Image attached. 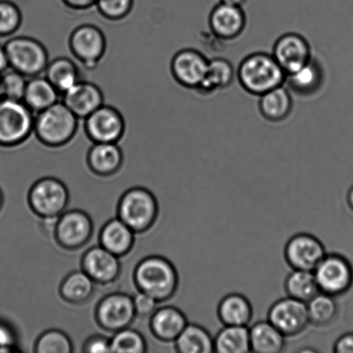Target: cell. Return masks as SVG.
I'll return each mask as SVG.
<instances>
[{"label":"cell","instance_id":"d590c367","mask_svg":"<svg viewBox=\"0 0 353 353\" xmlns=\"http://www.w3.org/2000/svg\"><path fill=\"white\" fill-rule=\"evenodd\" d=\"M37 353H71L72 344L70 338L63 332L50 330L37 339L34 345Z\"/></svg>","mask_w":353,"mask_h":353},{"label":"cell","instance_id":"ffe728a7","mask_svg":"<svg viewBox=\"0 0 353 353\" xmlns=\"http://www.w3.org/2000/svg\"><path fill=\"white\" fill-rule=\"evenodd\" d=\"M188 325L186 316L175 307H162L154 311L150 321V330L155 337L161 341L176 340Z\"/></svg>","mask_w":353,"mask_h":353},{"label":"cell","instance_id":"ee69618b","mask_svg":"<svg viewBox=\"0 0 353 353\" xmlns=\"http://www.w3.org/2000/svg\"><path fill=\"white\" fill-rule=\"evenodd\" d=\"M65 5L72 9H88L96 5V0H62Z\"/></svg>","mask_w":353,"mask_h":353},{"label":"cell","instance_id":"4316f807","mask_svg":"<svg viewBox=\"0 0 353 353\" xmlns=\"http://www.w3.org/2000/svg\"><path fill=\"white\" fill-rule=\"evenodd\" d=\"M59 94L53 84L39 75L28 81L23 101L34 113H39L57 103Z\"/></svg>","mask_w":353,"mask_h":353},{"label":"cell","instance_id":"6da1fadb","mask_svg":"<svg viewBox=\"0 0 353 353\" xmlns=\"http://www.w3.org/2000/svg\"><path fill=\"white\" fill-rule=\"evenodd\" d=\"M236 74L241 88L258 97L285 85L287 77L273 55L263 52L244 58L239 65Z\"/></svg>","mask_w":353,"mask_h":353},{"label":"cell","instance_id":"e575fe53","mask_svg":"<svg viewBox=\"0 0 353 353\" xmlns=\"http://www.w3.org/2000/svg\"><path fill=\"white\" fill-rule=\"evenodd\" d=\"M110 341L113 353H143L146 352V341L139 332L129 328L117 332Z\"/></svg>","mask_w":353,"mask_h":353},{"label":"cell","instance_id":"484cf974","mask_svg":"<svg viewBox=\"0 0 353 353\" xmlns=\"http://www.w3.org/2000/svg\"><path fill=\"white\" fill-rule=\"evenodd\" d=\"M251 352L279 353L285 350V336L270 321H258L249 328Z\"/></svg>","mask_w":353,"mask_h":353},{"label":"cell","instance_id":"836d02e7","mask_svg":"<svg viewBox=\"0 0 353 353\" xmlns=\"http://www.w3.org/2000/svg\"><path fill=\"white\" fill-rule=\"evenodd\" d=\"M334 299L327 294L320 292L307 303L310 324L324 327L330 326L336 320L339 307Z\"/></svg>","mask_w":353,"mask_h":353},{"label":"cell","instance_id":"9c48e42d","mask_svg":"<svg viewBox=\"0 0 353 353\" xmlns=\"http://www.w3.org/2000/svg\"><path fill=\"white\" fill-rule=\"evenodd\" d=\"M136 316L132 297L123 293H112L103 297L95 311L99 326L114 333L129 327Z\"/></svg>","mask_w":353,"mask_h":353},{"label":"cell","instance_id":"f6af8a7d","mask_svg":"<svg viewBox=\"0 0 353 353\" xmlns=\"http://www.w3.org/2000/svg\"><path fill=\"white\" fill-rule=\"evenodd\" d=\"M12 343V336L10 332L5 327L0 326V347H10Z\"/></svg>","mask_w":353,"mask_h":353},{"label":"cell","instance_id":"8992f818","mask_svg":"<svg viewBox=\"0 0 353 353\" xmlns=\"http://www.w3.org/2000/svg\"><path fill=\"white\" fill-rule=\"evenodd\" d=\"M10 68L26 77H36L46 71L48 57L39 41L30 37H14L5 46Z\"/></svg>","mask_w":353,"mask_h":353},{"label":"cell","instance_id":"83f0119b","mask_svg":"<svg viewBox=\"0 0 353 353\" xmlns=\"http://www.w3.org/2000/svg\"><path fill=\"white\" fill-rule=\"evenodd\" d=\"M235 72L230 61L216 58L209 61L207 74L199 88L201 95H210L220 90L228 88L234 81Z\"/></svg>","mask_w":353,"mask_h":353},{"label":"cell","instance_id":"7dc6e473","mask_svg":"<svg viewBox=\"0 0 353 353\" xmlns=\"http://www.w3.org/2000/svg\"><path fill=\"white\" fill-rule=\"evenodd\" d=\"M221 2L230 6L242 7L247 2V0H221Z\"/></svg>","mask_w":353,"mask_h":353},{"label":"cell","instance_id":"277c9868","mask_svg":"<svg viewBox=\"0 0 353 353\" xmlns=\"http://www.w3.org/2000/svg\"><path fill=\"white\" fill-rule=\"evenodd\" d=\"M117 214L119 219L134 233H143L150 230L157 219V200L147 189H130L121 197Z\"/></svg>","mask_w":353,"mask_h":353},{"label":"cell","instance_id":"7c38bea8","mask_svg":"<svg viewBox=\"0 0 353 353\" xmlns=\"http://www.w3.org/2000/svg\"><path fill=\"white\" fill-rule=\"evenodd\" d=\"M93 225L91 218L81 210H70L59 216L54 237L61 248L77 250L91 239Z\"/></svg>","mask_w":353,"mask_h":353},{"label":"cell","instance_id":"ac0fdd59","mask_svg":"<svg viewBox=\"0 0 353 353\" xmlns=\"http://www.w3.org/2000/svg\"><path fill=\"white\" fill-rule=\"evenodd\" d=\"M84 271L95 283L110 285L115 282L121 273L119 257L100 245L90 248L81 259Z\"/></svg>","mask_w":353,"mask_h":353},{"label":"cell","instance_id":"5bb4252c","mask_svg":"<svg viewBox=\"0 0 353 353\" xmlns=\"http://www.w3.org/2000/svg\"><path fill=\"white\" fill-rule=\"evenodd\" d=\"M124 120L113 107L103 105L85 119V130L95 143H117L124 133Z\"/></svg>","mask_w":353,"mask_h":353},{"label":"cell","instance_id":"8fae6325","mask_svg":"<svg viewBox=\"0 0 353 353\" xmlns=\"http://www.w3.org/2000/svg\"><path fill=\"white\" fill-rule=\"evenodd\" d=\"M283 254L292 270L314 272L327 252L319 239L313 234L300 233L287 241Z\"/></svg>","mask_w":353,"mask_h":353},{"label":"cell","instance_id":"f1b7e54d","mask_svg":"<svg viewBox=\"0 0 353 353\" xmlns=\"http://www.w3.org/2000/svg\"><path fill=\"white\" fill-rule=\"evenodd\" d=\"M174 342L176 350L180 353L214 352V338L200 325H187Z\"/></svg>","mask_w":353,"mask_h":353},{"label":"cell","instance_id":"bcb514c9","mask_svg":"<svg viewBox=\"0 0 353 353\" xmlns=\"http://www.w3.org/2000/svg\"><path fill=\"white\" fill-rule=\"evenodd\" d=\"M8 68H10V64L5 47L0 46V74H2Z\"/></svg>","mask_w":353,"mask_h":353},{"label":"cell","instance_id":"7402d4cb","mask_svg":"<svg viewBox=\"0 0 353 353\" xmlns=\"http://www.w3.org/2000/svg\"><path fill=\"white\" fill-rule=\"evenodd\" d=\"M100 245L117 257L129 254L134 243V232L119 218L108 221L99 235Z\"/></svg>","mask_w":353,"mask_h":353},{"label":"cell","instance_id":"2e32d148","mask_svg":"<svg viewBox=\"0 0 353 353\" xmlns=\"http://www.w3.org/2000/svg\"><path fill=\"white\" fill-rule=\"evenodd\" d=\"M209 61L205 55L192 48L178 52L172 59V75L179 84L196 90L207 74Z\"/></svg>","mask_w":353,"mask_h":353},{"label":"cell","instance_id":"9a60e30c","mask_svg":"<svg viewBox=\"0 0 353 353\" xmlns=\"http://www.w3.org/2000/svg\"><path fill=\"white\" fill-rule=\"evenodd\" d=\"M209 26L213 36L227 41L240 37L247 26V16L241 6L220 3L211 10Z\"/></svg>","mask_w":353,"mask_h":353},{"label":"cell","instance_id":"8d00e7d4","mask_svg":"<svg viewBox=\"0 0 353 353\" xmlns=\"http://www.w3.org/2000/svg\"><path fill=\"white\" fill-rule=\"evenodd\" d=\"M26 78L12 68L0 74L3 99L23 101L28 82Z\"/></svg>","mask_w":353,"mask_h":353},{"label":"cell","instance_id":"44dd1931","mask_svg":"<svg viewBox=\"0 0 353 353\" xmlns=\"http://www.w3.org/2000/svg\"><path fill=\"white\" fill-rule=\"evenodd\" d=\"M217 316L224 326L248 327L254 316V309L248 297L231 293L220 301Z\"/></svg>","mask_w":353,"mask_h":353},{"label":"cell","instance_id":"4fadbf2b","mask_svg":"<svg viewBox=\"0 0 353 353\" xmlns=\"http://www.w3.org/2000/svg\"><path fill=\"white\" fill-rule=\"evenodd\" d=\"M272 54L286 75L299 70L313 59L309 41L297 33H286L280 37Z\"/></svg>","mask_w":353,"mask_h":353},{"label":"cell","instance_id":"60d3db41","mask_svg":"<svg viewBox=\"0 0 353 353\" xmlns=\"http://www.w3.org/2000/svg\"><path fill=\"white\" fill-rule=\"evenodd\" d=\"M83 351L89 353H107L110 351V341L108 339L96 335L88 339L85 342Z\"/></svg>","mask_w":353,"mask_h":353},{"label":"cell","instance_id":"d4e9b609","mask_svg":"<svg viewBox=\"0 0 353 353\" xmlns=\"http://www.w3.org/2000/svg\"><path fill=\"white\" fill-rule=\"evenodd\" d=\"M88 167L99 176L116 174L123 163V154L117 143H95L88 157Z\"/></svg>","mask_w":353,"mask_h":353},{"label":"cell","instance_id":"cb8c5ba5","mask_svg":"<svg viewBox=\"0 0 353 353\" xmlns=\"http://www.w3.org/2000/svg\"><path fill=\"white\" fill-rule=\"evenodd\" d=\"M259 108L261 115L270 122H283L292 112V97L288 88L279 86L259 96Z\"/></svg>","mask_w":353,"mask_h":353},{"label":"cell","instance_id":"c3c4849f","mask_svg":"<svg viewBox=\"0 0 353 353\" xmlns=\"http://www.w3.org/2000/svg\"><path fill=\"white\" fill-rule=\"evenodd\" d=\"M347 202L349 206H350L351 209L353 210V185L351 187V189L349 190L347 195Z\"/></svg>","mask_w":353,"mask_h":353},{"label":"cell","instance_id":"603a6c76","mask_svg":"<svg viewBox=\"0 0 353 353\" xmlns=\"http://www.w3.org/2000/svg\"><path fill=\"white\" fill-rule=\"evenodd\" d=\"M323 81V69L319 62L313 58L299 70L287 75L285 84L295 94L310 97L319 91Z\"/></svg>","mask_w":353,"mask_h":353},{"label":"cell","instance_id":"681fc988","mask_svg":"<svg viewBox=\"0 0 353 353\" xmlns=\"http://www.w3.org/2000/svg\"><path fill=\"white\" fill-rule=\"evenodd\" d=\"M2 204H3V196H2L1 190H0V209H1Z\"/></svg>","mask_w":353,"mask_h":353},{"label":"cell","instance_id":"ab89813d","mask_svg":"<svg viewBox=\"0 0 353 353\" xmlns=\"http://www.w3.org/2000/svg\"><path fill=\"white\" fill-rule=\"evenodd\" d=\"M137 316H148L157 310L158 302L148 294L140 292L133 299Z\"/></svg>","mask_w":353,"mask_h":353},{"label":"cell","instance_id":"3957f363","mask_svg":"<svg viewBox=\"0 0 353 353\" xmlns=\"http://www.w3.org/2000/svg\"><path fill=\"white\" fill-rule=\"evenodd\" d=\"M78 119L63 102H57L37 113L34 131L38 139L46 146H63L77 132Z\"/></svg>","mask_w":353,"mask_h":353},{"label":"cell","instance_id":"7a4b0ae2","mask_svg":"<svg viewBox=\"0 0 353 353\" xmlns=\"http://www.w3.org/2000/svg\"><path fill=\"white\" fill-rule=\"evenodd\" d=\"M138 290L163 303L175 295L179 287V275L168 259L152 256L141 261L134 273Z\"/></svg>","mask_w":353,"mask_h":353},{"label":"cell","instance_id":"d6a6232c","mask_svg":"<svg viewBox=\"0 0 353 353\" xmlns=\"http://www.w3.org/2000/svg\"><path fill=\"white\" fill-rule=\"evenodd\" d=\"M46 72V78L62 94L81 81L77 67L68 58H58L50 62Z\"/></svg>","mask_w":353,"mask_h":353},{"label":"cell","instance_id":"74e56055","mask_svg":"<svg viewBox=\"0 0 353 353\" xmlns=\"http://www.w3.org/2000/svg\"><path fill=\"white\" fill-rule=\"evenodd\" d=\"M22 17L15 3L1 0L0 1V37L10 36L19 29Z\"/></svg>","mask_w":353,"mask_h":353},{"label":"cell","instance_id":"52a82bcc","mask_svg":"<svg viewBox=\"0 0 353 353\" xmlns=\"http://www.w3.org/2000/svg\"><path fill=\"white\" fill-rule=\"evenodd\" d=\"M320 292L336 297L347 293L353 283V268L344 256L327 254L314 271Z\"/></svg>","mask_w":353,"mask_h":353},{"label":"cell","instance_id":"f907efd6","mask_svg":"<svg viewBox=\"0 0 353 353\" xmlns=\"http://www.w3.org/2000/svg\"><path fill=\"white\" fill-rule=\"evenodd\" d=\"M3 99V94H2V89H1V83H0V100Z\"/></svg>","mask_w":353,"mask_h":353},{"label":"cell","instance_id":"d6986e66","mask_svg":"<svg viewBox=\"0 0 353 353\" xmlns=\"http://www.w3.org/2000/svg\"><path fill=\"white\" fill-rule=\"evenodd\" d=\"M63 103L78 119H85L103 105V97L95 84L79 81L63 93Z\"/></svg>","mask_w":353,"mask_h":353},{"label":"cell","instance_id":"30bf717a","mask_svg":"<svg viewBox=\"0 0 353 353\" xmlns=\"http://www.w3.org/2000/svg\"><path fill=\"white\" fill-rule=\"evenodd\" d=\"M268 319L285 337L302 334L310 324L307 303L290 296L272 304Z\"/></svg>","mask_w":353,"mask_h":353},{"label":"cell","instance_id":"1f68e13d","mask_svg":"<svg viewBox=\"0 0 353 353\" xmlns=\"http://www.w3.org/2000/svg\"><path fill=\"white\" fill-rule=\"evenodd\" d=\"M287 296L301 302L309 303L320 293L314 272L293 270L285 281Z\"/></svg>","mask_w":353,"mask_h":353},{"label":"cell","instance_id":"7bdbcfd3","mask_svg":"<svg viewBox=\"0 0 353 353\" xmlns=\"http://www.w3.org/2000/svg\"><path fill=\"white\" fill-rule=\"evenodd\" d=\"M41 226H43V230L48 234V236H54L55 228L59 220V216L53 217H44L41 218Z\"/></svg>","mask_w":353,"mask_h":353},{"label":"cell","instance_id":"5b68a950","mask_svg":"<svg viewBox=\"0 0 353 353\" xmlns=\"http://www.w3.org/2000/svg\"><path fill=\"white\" fill-rule=\"evenodd\" d=\"M34 126V112L23 101L0 100V146H19L30 137Z\"/></svg>","mask_w":353,"mask_h":353},{"label":"cell","instance_id":"4dcf8cb0","mask_svg":"<svg viewBox=\"0 0 353 353\" xmlns=\"http://www.w3.org/2000/svg\"><path fill=\"white\" fill-rule=\"evenodd\" d=\"M95 282L84 271L70 273L60 287V294L65 301L72 304L88 302L94 293Z\"/></svg>","mask_w":353,"mask_h":353},{"label":"cell","instance_id":"f546056e","mask_svg":"<svg viewBox=\"0 0 353 353\" xmlns=\"http://www.w3.org/2000/svg\"><path fill=\"white\" fill-rule=\"evenodd\" d=\"M214 352H251L249 328L243 326H224L214 338Z\"/></svg>","mask_w":353,"mask_h":353},{"label":"cell","instance_id":"b9f144b4","mask_svg":"<svg viewBox=\"0 0 353 353\" xmlns=\"http://www.w3.org/2000/svg\"><path fill=\"white\" fill-rule=\"evenodd\" d=\"M335 353H353V333L342 335L335 342L334 347Z\"/></svg>","mask_w":353,"mask_h":353},{"label":"cell","instance_id":"e0dca14e","mask_svg":"<svg viewBox=\"0 0 353 353\" xmlns=\"http://www.w3.org/2000/svg\"><path fill=\"white\" fill-rule=\"evenodd\" d=\"M70 47L72 53L85 67L95 68L105 54V38L98 28L83 26L72 32Z\"/></svg>","mask_w":353,"mask_h":353},{"label":"cell","instance_id":"ba28073f","mask_svg":"<svg viewBox=\"0 0 353 353\" xmlns=\"http://www.w3.org/2000/svg\"><path fill=\"white\" fill-rule=\"evenodd\" d=\"M69 193L60 180L44 178L38 180L29 192V204L41 218L60 216L68 206Z\"/></svg>","mask_w":353,"mask_h":353},{"label":"cell","instance_id":"f35d334b","mask_svg":"<svg viewBox=\"0 0 353 353\" xmlns=\"http://www.w3.org/2000/svg\"><path fill=\"white\" fill-rule=\"evenodd\" d=\"M95 6L103 17L117 20L123 19L130 13L133 0H96Z\"/></svg>","mask_w":353,"mask_h":353}]
</instances>
